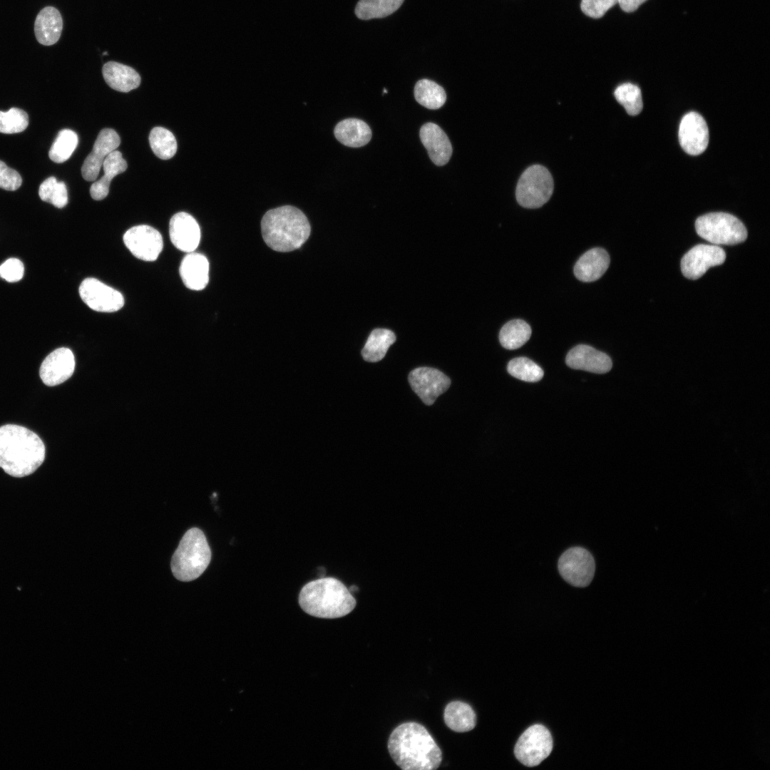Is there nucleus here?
I'll use <instances>...</instances> for the list:
<instances>
[{"label": "nucleus", "mask_w": 770, "mask_h": 770, "mask_svg": "<svg viewBox=\"0 0 770 770\" xmlns=\"http://www.w3.org/2000/svg\"><path fill=\"white\" fill-rule=\"evenodd\" d=\"M388 750L394 761L404 770L436 769L442 753L427 729L416 722H406L391 732Z\"/></svg>", "instance_id": "f257e3e1"}, {"label": "nucleus", "mask_w": 770, "mask_h": 770, "mask_svg": "<svg viewBox=\"0 0 770 770\" xmlns=\"http://www.w3.org/2000/svg\"><path fill=\"white\" fill-rule=\"evenodd\" d=\"M46 448L34 432L14 424L0 427V468L17 478L34 473L43 462Z\"/></svg>", "instance_id": "f03ea898"}, {"label": "nucleus", "mask_w": 770, "mask_h": 770, "mask_svg": "<svg viewBox=\"0 0 770 770\" xmlns=\"http://www.w3.org/2000/svg\"><path fill=\"white\" fill-rule=\"evenodd\" d=\"M299 604L312 616L334 619L350 613L356 602L340 580L334 578H321L307 583L302 588Z\"/></svg>", "instance_id": "7ed1b4c3"}, {"label": "nucleus", "mask_w": 770, "mask_h": 770, "mask_svg": "<svg viewBox=\"0 0 770 770\" xmlns=\"http://www.w3.org/2000/svg\"><path fill=\"white\" fill-rule=\"evenodd\" d=\"M265 243L277 252L299 248L309 238L311 227L306 215L298 208L284 205L268 210L261 221Z\"/></svg>", "instance_id": "20e7f679"}, {"label": "nucleus", "mask_w": 770, "mask_h": 770, "mask_svg": "<svg viewBox=\"0 0 770 770\" xmlns=\"http://www.w3.org/2000/svg\"><path fill=\"white\" fill-rule=\"evenodd\" d=\"M211 560V550L203 532L192 528L183 536L171 560V570L176 579L192 581L200 577Z\"/></svg>", "instance_id": "39448f33"}, {"label": "nucleus", "mask_w": 770, "mask_h": 770, "mask_svg": "<svg viewBox=\"0 0 770 770\" xmlns=\"http://www.w3.org/2000/svg\"><path fill=\"white\" fill-rule=\"evenodd\" d=\"M698 235L713 245H735L747 237L744 225L735 216L726 212H711L699 217L695 222Z\"/></svg>", "instance_id": "423d86ee"}, {"label": "nucleus", "mask_w": 770, "mask_h": 770, "mask_svg": "<svg viewBox=\"0 0 770 770\" xmlns=\"http://www.w3.org/2000/svg\"><path fill=\"white\" fill-rule=\"evenodd\" d=\"M553 180L548 170L540 165L528 168L520 175L515 190L520 205L538 208L546 203L553 192Z\"/></svg>", "instance_id": "0eeeda50"}, {"label": "nucleus", "mask_w": 770, "mask_h": 770, "mask_svg": "<svg viewBox=\"0 0 770 770\" xmlns=\"http://www.w3.org/2000/svg\"><path fill=\"white\" fill-rule=\"evenodd\" d=\"M553 750V738L548 729L541 724L528 727L515 745L514 754L523 765L533 767L546 759Z\"/></svg>", "instance_id": "6e6552de"}, {"label": "nucleus", "mask_w": 770, "mask_h": 770, "mask_svg": "<svg viewBox=\"0 0 770 770\" xmlns=\"http://www.w3.org/2000/svg\"><path fill=\"white\" fill-rule=\"evenodd\" d=\"M558 570L562 578L575 587L587 586L593 579L595 563L591 553L581 547L565 550L558 560Z\"/></svg>", "instance_id": "1a4fd4ad"}, {"label": "nucleus", "mask_w": 770, "mask_h": 770, "mask_svg": "<svg viewBox=\"0 0 770 770\" xmlns=\"http://www.w3.org/2000/svg\"><path fill=\"white\" fill-rule=\"evenodd\" d=\"M79 294L88 307L100 312L118 311L125 303L120 292L93 277L86 278L81 283Z\"/></svg>", "instance_id": "9d476101"}, {"label": "nucleus", "mask_w": 770, "mask_h": 770, "mask_svg": "<svg viewBox=\"0 0 770 770\" xmlns=\"http://www.w3.org/2000/svg\"><path fill=\"white\" fill-rule=\"evenodd\" d=\"M123 239L126 247L135 257L146 262L155 261L163 247L161 234L146 225L130 228Z\"/></svg>", "instance_id": "9b49d317"}, {"label": "nucleus", "mask_w": 770, "mask_h": 770, "mask_svg": "<svg viewBox=\"0 0 770 770\" xmlns=\"http://www.w3.org/2000/svg\"><path fill=\"white\" fill-rule=\"evenodd\" d=\"M413 391L426 405H432L438 396L451 385V379L441 371L431 367H418L409 374Z\"/></svg>", "instance_id": "f8f14e48"}, {"label": "nucleus", "mask_w": 770, "mask_h": 770, "mask_svg": "<svg viewBox=\"0 0 770 770\" xmlns=\"http://www.w3.org/2000/svg\"><path fill=\"white\" fill-rule=\"evenodd\" d=\"M725 259L724 250L718 245H697L683 256L681 270L685 277L697 279L710 267L723 264Z\"/></svg>", "instance_id": "ddd939ff"}, {"label": "nucleus", "mask_w": 770, "mask_h": 770, "mask_svg": "<svg viewBox=\"0 0 770 770\" xmlns=\"http://www.w3.org/2000/svg\"><path fill=\"white\" fill-rule=\"evenodd\" d=\"M678 135L681 147L692 155L703 153L709 143V129L706 121L696 112H689L683 116Z\"/></svg>", "instance_id": "4468645a"}, {"label": "nucleus", "mask_w": 770, "mask_h": 770, "mask_svg": "<svg viewBox=\"0 0 770 770\" xmlns=\"http://www.w3.org/2000/svg\"><path fill=\"white\" fill-rule=\"evenodd\" d=\"M75 359L72 351L61 347L50 353L43 361L39 375L47 386H53L62 384L73 374Z\"/></svg>", "instance_id": "2eb2a0df"}, {"label": "nucleus", "mask_w": 770, "mask_h": 770, "mask_svg": "<svg viewBox=\"0 0 770 770\" xmlns=\"http://www.w3.org/2000/svg\"><path fill=\"white\" fill-rule=\"evenodd\" d=\"M118 134L111 128L101 130L94 143L93 150L86 158L82 168L83 178L87 181H94L102 167L105 158L120 145Z\"/></svg>", "instance_id": "dca6fc26"}, {"label": "nucleus", "mask_w": 770, "mask_h": 770, "mask_svg": "<svg viewBox=\"0 0 770 770\" xmlns=\"http://www.w3.org/2000/svg\"><path fill=\"white\" fill-rule=\"evenodd\" d=\"M169 234L172 243L178 250L194 252L200 241V229L195 219L190 214L180 212L170 220Z\"/></svg>", "instance_id": "f3484780"}, {"label": "nucleus", "mask_w": 770, "mask_h": 770, "mask_svg": "<svg viewBox=\"0 0 770 770\" xmlns=\"http://www.w3.org/2000/svg\"><path fill=\"white\" fill-rule=\"evenodd\" d=\"M565 361L572 369L595 374L607 373L612 366V360L607 354L585 344H580L570 349Z\"/></svg>", "instance_id": "a211bd4d"}, {"label": "nucleus", "mask_w": 770, "mask_h": 770, "mask_svg": "<svg viewBox=\"0 0 770 770\" xmlns=\"http://www.w3.org/2000/svg\"><path fill=\"white\" fill-rule=\"evenodd\" d=\"M419 136L435 165L441 166L449 161L453 153L452 145L447 135L438 125L433 123L423 125Z\"/></svg>", "instance_id": "6ab92c4d"}, {"label": "nucleus", "mask_w": 770, "mask_h": 770, "mask_svg": "<svg viewBox=\"0 0 770 770\" xmlns=\"http://www.w3.org/2000/svg\"><path fill=\"white\" fill-rule=\"evenodd\" d=\"M179 272L186 287L202 290L209 281V262L200 253L188 252L180 263Z\"/></svg>", "instance_id": "aec40b11"}, {"label": "nucleus", "mask_w": 770, "mask_h": 770, "mask_svg": "<svg viewBox=\"0 0 770 770\" xmlns=\"http://www.w3.org/2000/svg\"><path fill=\"white\" fill-rule=\"evenodd\" d=\"M609 265L608 253L600 247L592 248L585 252L577 261L574 267V274L582 282H593L604 274Z\"/></svg>", "instance_id": "412c9836"}, {"label": "nucleus", "mask_w": 770, "mask_h": 770, "mask_svg": "<svg viewBox=\"0 0 770 770\" xmlns=\"http://www.w3.org/2000/svg\"><path fill=\"white\" fill-rule=\"evenodd\" d=\"M63 29L62 16L55 7L46 6L38 14L34 23V33L42 45L51 46L60 38Z\"/></svg>", "instance_id": "4be33fe9"}, {"label": "nucleus", "mask_w": 770, "mask_h": 770, "mask_svg": "<svg viewBox=\"0 0 770 770\" xmlns=\"http://www.w3.org/2000/svg\"><path fill=\"white\" fill-rule=\"evenodd\" d=\"M102 73L106 83L120 92H129L140 83V76L134 68L115 61L105 63Z\"/></svg>", "instance_id": "5701e85b"}, {"label": "nucleus", "mask_w": 770, "mask_h": 770, "mask_svg": "<svg viewBox=\"0 0 770 770\" xmlns=\"http://www.w3.org/2000/svg\"><path fill=\"white\" fill-rule=\"evenodd\" d=\"M336 138L343 145L359 148L366 145L371 138V130L364 121L347 118L339 122L334 128Z\"/></svg>", "instance_id": "b1692460"}, {"label": "nucleus", "mask_w": 770, "mask_h": 770, "mask_svg": "<svg viewBox=\"0 0 770 770\" xmlns=\"http://www.w3.org/2000/svg\"><path fill=\"white\" fill-rule=\"evenodd\" d=\"M102 166L104 175L98 180L95 181L90 188L91 196L96 200H103L108 195L112 179L125 171L127 163L123 159L121 153L115 150L105 158Z\"/></svg>", "instance_id": "393cba45"}, {"label": "nucleus", "mask_w": 770, "mask_h": 770, "mask_svg": "<svg viewBox=\"0 0 770 770\" xmlns=\"http://www.w3.org/2000/svg\"><path fill=\"white\" fill-rule=\"evenodd\" d=\"M443 719L446 726L456 732L472 730L476 724V715L472 707L466 702L453 701L444 709Z\"/></svg>", "instance_id": "a878e982"}, {"label": "nucleus", "mask_w": 770, "mask_h": 770, "mask_svg": "<svg viewBox=\"0 0 770 770\" xmlns=\"http://www.w3.org/2000/svg\"><path fill=\"white\" fill-rule=\"evenodd\" d=\"M395 341L396 336L392 331L386 329H374L361 350L364 359L369 362L381 360Z\"/></svg>", "instance_id": "bb28decb"}, {"label": "nucleus", "mask_w": 770, "mask_h": 770, "mask_svg": "<svg viewBox=\"0 0 770 770\" xmlns=\"http://www.w3.org/2000/svg\"><path fill=\"white\" fill-rule=\"evenodd\" d=\"M531 332V328L527 322L522 319H513L501 328L499 341L504 348L516 349L529 340Z\"/></svg>", "instance_id": "cd10ccee"}, {"label": "nucleus", "mask_w": 770, "mask_h": 770, "mask_svg": "<svg viewBox=\"0 0 770 770\" xmlns=\"http://www.w3.org/2000/svg\"><path fill=\"white\" fill-rule=\"evenodd\" d=\"M414 97L419 104L428 109L440 108L446 101L443 88L428 79L417 81L414 87Z\"/></svg>", "instance_id": "c85d7f7f"}, {"label": "nucleus", "mask_w": 770, "mask_h": 770, "mask_svg": "<svg viewBox=\"0 0 770 770\" xmlns=\"http://www.w3.org/2000/svg\"><path fill=\"white\" fill-rule=\"evenodd\" d=\"M403 2L404 0H359L355 14L363 20L384 18L396 11Z\"/></svg>", "instance_id": "c756f323"}, {"label": "nucleus", "mask_w": 770, "mask_h": 770, "mask_svg": "<svg viewBox=\"0 0 770 770\" xmlns=\"http://www.w3.org/2000/svg\"><path fill=\"white\" fill-rule=\"evenodd\" d=\"M149 142L154 154L162 160L170 159L177 151L174 135L165 128H153L149 135Z\"/></svg>", "instance_id": "7c9ffc66"}, {"label": "nucleus", "mask_w": 770, "mask_h": 770, "mask_svg": "<svg viewBox=\"0 0 770 770\" xmlns=\"http://www.w3.org/2000/svg\"><path fill=\"white\" fill-rule=\"evenodd\" d=\"M78 143L77 134L70 129L59 131L48 152L50 159L57 163L67 160Z\"/></svg>", "instance_id": "2f4dec72"}, {"label": "nucleus", "mask_w": 770, "mask_h": 770, "mask_svg": "<svg viewBox=\"0 0 770 770\" xmlns=\"http://www.w3.org/2000/svg\"><path fill=\"white\" fill-rule=\"evenodd\" d=\"M40 198L49 202L57 208H62L68 203V191L66 184L59 182L55 177H49L39 186Z\"/></svg>", "instance_id": "473e14b6"}, {"label": "nucleus", "mask_w": 770, "mask_h": 770, "mask_svg": "<svg viewBox=\"0 0 770 770\" xmlns=\"http://www.w3.org/2000/svg\"><path fill=\"white\" fill-rule=\"evenodd\" d=\"M614 95L629 115H636L641 112L643 103L642 93L637 86L630 83L621 84L616 88Z\"/></svg>", "instance_id": "72a5a7b5"}, {"label": "nucleus", "mask_w": 770, "mask_h": 770, "mask_svg": "<svg viewBox=\"0 0 770 770\" xmlns=\"http://www.w3.org/2000/svg\"><path fill=\"white\" fill-rule=\"evenodd\" d=\"M507 369L511 376L528 382L538 381L544 374L543 370L537 364L526 357L510 360Z\"/></svg>", "instance_id": "f704fd0d"}, {"label": "nucleus", "mask_w": 770, "mask_h": 770, "mask_svg": "<svg viewBox=\"0 0 770 770\" xmlns=\"http://www.w3.org/2000/svg\"><path fill=\"white\" fill-rule=\"evenodd\" d=\"M29 125L27 113L17 108H11L6 112L0 111V133L6 134L24 131Z\"/></svg>", "instance_id": "c9c22d12"}, {"label": "nucleus", "mask_w": 770, "mask_h": 770, "mask_svg": "<svg viewBox=\"0 0 770 770\" xmlns=\"http://www.w3.org/2000/svg\"><path fill=\"white\" fill-rule=\"evenodd\" d=\"M617 2L618 0H582L580 7L585 15L598 19Z\"/></svg>", "instance_id": "e433bc0d"}, {"label": "nucleus", "mask_w": 770, "mask_h": 770, "mask_svg": "<svg viewBox=\"0 0 770 770\" xmlns=\"http://www.w3.org/2000/svg\"><path fill=\"white\" fill-rule=\"evenodd\" d=\"M24 272V264L17 258H9L0 265V277L9 282L19 281Z\"/></svg>", "instance_id": "4c0bfd02"}, {"label": "nucleus", "mask_w": 770, "mask_h": 770, "mask_svg": "<svg viewBox=\"0 0 770 770\" xmlns=\"http://www.w3.org/2000/svg\"><path fill=\"white\" fill-rule=\"evenodd\" d=\"M21 183L22 179L19 173L0 160V188L14 191L17 190Z\"/></svg>", "instance_id": "58836bf2"}, {"label": "nucleus", "mask_w": 770, "mask_h": 770, "mask_svg": "<svg viewBox=\"0 0 770 770\" xmlns=\"http://www.w3.org/2000/svg\"><path fill=\"white\" fill-rule=\"evenodd\" d=\"M647 0H618L620 8L625 12H632Z\"/></svg>", "instance_id": "ea45409f"}, {"label": "nucleus", "mask_w": 770, "mask_h": 770, "mask_svg": "<svg viewBox=\"0 0 770 770\" xmlns=\"http://www.w3.org/2000/svg\"><path fill=\"white\" fill-rule=\"evenodd\" d=\"M349 590L351 592L352 591L355 592V591L358 590L359 588L355 585H352V586L350 587V588Z\"/></svg>", "instance_id": "a19ab883"}]
</instances>
